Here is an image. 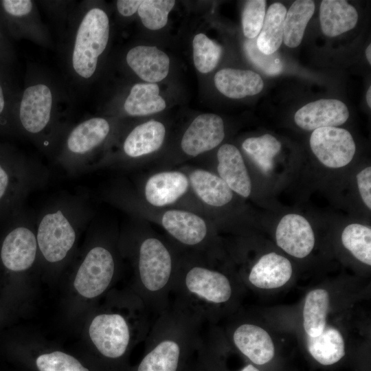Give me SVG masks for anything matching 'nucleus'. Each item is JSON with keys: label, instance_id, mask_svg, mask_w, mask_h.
Masks as SVG:
<instances>
[{"label": "nucleus", "instance_id": "1", "mask_svg": "<svg viewBox=\"0 0 371 371\" xmlns=\"http://www.w3.org/2000/svg\"><path fill=\"white\" fill-rule=\"evenodd\" d=\"M71 109L63 84L47 71L31 66L14 110L17 136L28 138L45 153L55 154L71 125Z\"/></svg>", "mask_w": 371, "mask_h": 371}, {"label": "nucleus", "instance_id": "2", "mask_svg": "<svg viewBox=\"0 0 371 371\" xmlns=\"http://www.w3.org/2000/svg\"><path fill=\"white\" fill-rule=\"evenodd\" d=\"M110 20L92 1L77 3L63 37V55L70 82L86 87L98 74L110 38Z\"/></svg>", "mask_w": 371, "mask_h": 371}, {"label": "nucleus", "instance_id": "3", "mask_svg": "<svg viewBox=\"0 0 371 371\" xmlns=\"http://www.w3.org/2000/svg\"><path fill=\"white\" fill-rule=\"evenodd\" d=\"M202 326L196 315L170 306L150 328L145 339L148 350L137 371H177L183 353L201 344Z\"/></svg>", "mask_w": 371, "mask_h": 371}, {"label": "nucleus", "instance_id": "4", "mask_svg": "<svg viewBox=\"0 0 371 371\" xmlns=\"http://www.w3.org/2000/svg\"><path fill=\"white\" fill-rule=\"evenodd\" d=\"M148 311L133 292L124 302L95 314L88 326V336L95 350L104 357L117 359L132 344L145 340L150 329Z\"/></svg>", "mask_w": 371, "mask_h": 371}, {"label": "nucleus", "instance_id": "5", "mask_svg": "<svg viewBox=\"0 0 371 371\" xmlns=\"http://www.w3.org/2000/svg\"><path fill=\"white\" fill-rule=\"evenodd\" d=\"M177 276L170 250L156 238L144 240L139 247L133 290L148 313L157 315L170 304Z\"/></svg>", "mask_w": 371, "mask_h": 371}, {"label": "nucleus", "instance_id": "6", "mask_svg": "<svg viewBox=\"0 0 371 371\" xmlns=\"http://www.w3.org/2000/svg\"><path fill=\"white\" fill-rule=\"evenodd\" d=\"M42 170L34 160L0 140V225L21 212L25 197L41 184Z\"/></svg>", "mask_w": 371, "mask_h": 371}, {"label": "nucleus", "instance_id": "7", "mask_svg": "<svg viewBox=\"0 0 371 371\" xmlns=\"http://www.w3.org/2000/svg\"><path fill=\"white\" fill-rule=\"evenodd\" d=\"M232 293L230 280L224 273L195 265L177 273L171 295L174 302L204 321L213 308L229 302Z\"/></svg>", "mask_w": 371, "mask_h": 371}, {"label": "nucleus", "instance_id": "8", "mask_svg": "<svg viewBox=\"0 0 371 371\" xmlns=\"http://www.w3.org/2000/svg\"><path fill=\"white\" fill-rule=\"evenodd\" d=\"M76 206L60 203L47 208L39 218L36 232L38 254L47 263L63 262L76 245L84 213Z\"/></svg>", "mask_w": 371, "mask_h": 371}, {"label": "nucleus", "instance_id": "9", "mask_svg": "<svg viewBox=\"0 0 371 371\" xmlns=\"http://www.w3.org/2000/svg\"><path fill=\"white\" fill-rule=\"evenodd\" d=\"M111 126L102 117H91L71 124L63 135L56 152V159L70 171L87 168L93 153L109 137Z\"/></svg>", "mask_w": 371, "mask_h": 371}, {"label": "nucleus", "instance_id": "10", "mask_svg": "<svg viewBox=\"0 0 371 371\" xmlns=\"http://www.w3.org/2000/svg\"><path fill=\"white\" fill-rule=\"evenodd\" d=\"M0 19L10 37L26 39L43 47L53 46L52 35L41 19L36 1L1 0Z\"/></svg>", "mask_w": 371, "mask_h": 371}, {"label": "nucleus", "instance_id": "11", "mask_svg": "<svg viewBox=\"0 0 371 371\" xmlns=\"http://www.w3.org/2000/svg\"><path fill=\"white\" fill-rule=\"evenodd\" d=\"M115 275L112 252L103 245H95L87 251L78 267L73 286L82 297L95 299L110 288Z\"/></svg>", "mask_w": 371, "mask_h": 371}, {"label": "nucleus", "instance_id": "12", "mask_svg": "<svg viewBox=\"0 0 371 371\" xmlns=\"http://www.w3.org/2000/svg\"><path fill=\"white\" fill-rule=\"evenodd\" d=\"M19 213L6 223L8 226L0 244L1 265L16 273L30 269L38 254L35 229Z\"/></svg>", "mask_w": 371, "mask_h": 371}, {"label": "nucleus", "instance_id": "13", "mask_svg": "<svg viewBox=\"0 0 371 371\" xmlns=\"http://www.w3.org/2000/svg\"><path fill=\"white\" fill-rule=\"evenodd\" d=\"M310 146L319 161L331 168L348 164L356 151V145L350 132L334 126L314 130L310 138Z\"/></svg>", "mask_w": 371, "mask_h": 371}, {"label": "nucleus", "instance_id": "14", "mask_svg": "<svg viewBox=\"0 0 371 371\" xmlns=\"http://www.w3.org/2000/svg\"><path fill=\"white\" fill-rule=\"evenodd\" d=\"M225 137L222 118L213 113L197 116L183 134L181 146L183 152L196 156L216 147Z\"/></svg>", "mask_w": 371, "mask_h": 371}, {"label": "nucleus", "instance_id": "15", "mask_svg": "<svg viewBox=\"0 0 371 371\" xmlns=\"http://www.w3.org/2000/svg\"><path fill=\"white\" fill-rule=\"evenodd\" d=\"M277 245L288 254L302 258L313 250L315 236L309 222L302 216L288 214L279 222L276 231Z\"/></svg>", "mask_w": 371, "mask_h": 371}, {"label": "nucleus", "instance_id": "16", "mask_svg": "<svg viewBox=\"0 0 371 371\" xmlns=\"http://www.w3.org/2000/svg\"><path fill=\"white\" fill-rule=\"evenodd\" d=\"M349 117L346 105L335 99H322L309 102L295 114V124L306 131L324 127H336L346 122Z\"/></svg>", "mask_w": 371, "mask_h": 371}, {"label": "nucleus", "instance_id": "17", "mask_svg": "<svg viewBox=\"0 0 371 371\" xmlns=\"http://www.w3.org/2000/svg\"><path fill=\"white\" fill-rule=\"evenodd\" d=\"M125 61L138 77L150 83L164 80L169 71L168 56L155 46L138 45L131 48Z\"/></svg>", "mask_w": 371, "mask_h": 371}, {"label": "nucleus", "instance_id": "18", "mask_svg": "<svg viewBox=\"0 0 371 371\" xmlns=\"http://www.w3.org/2000/svg\"><path fill=\"white\" fill-rule=\"evenodd\" d=\"M232 339L235 346L251 362L262 365L274 357V345L269 333L252 324H242L234 330Z\"/></svg>", "mask_w": 371, "mask_h": 371}, {"label": "nucleus", "instance_id": "19", "mask_svg": "<svg viewBox=\"0 0 371 371\" xmlns=\"http://www.w3.org/2000/svg\"><path fill=\"white\" fill-rule=\"evenodd\" d=\"M218 172L229 188L243 197L249 196L251 182L239 150L225 144L217 153Z\"/></svg>", "mask_w": 371, "mask_h": 371}, {"label": "nucleus", "instance_id": "20", "mask_svg": "<svg viewBox=\"0 0 371 371\" xmlns=\"http://www.w3.org/2000/svg\"><path fill=\"white\" fill-rule=\"evenodd\" d=\"M292 275V266L285 257L271 252L262 256L252 267L248 276L250 283L265 289L284 285Z\"/></svg>", "mask_w": 371, "mask_h": 371}, {"label": "nucleus", "instance_id": "21", "mask_svg": "<svg viewBox=\"0 0 371 371\" xmlns=\"http://www.w3.org/2000/svg\"><path fill=\"white\" fill-rule=\"evenodd\" d=\"M161 223L172 237L185 245H197L207 235L205 221L189 212L179 210L167 211L163 215Z\"/></svg>", "mask_w": 371, "mask_h": 371}, {"label": "nucleus", "instance_id": "22", "mask_svg": "<svg viewBox=\"0 0 371 371\" xmlns=\"http://www.w3.org/2000/svg\"><path fill=\"white\" fill-rule=\"evenodd\" d=\"M188 188V179L182 172L168 171L150 177L145 186L147 201L155 206H164L176 201Z\"/></svg>", "mask_w": 371, "mask_h": 371}, {"label": "nucleus", "instance_id": "23", "mask_svg": "<svg viewBox=\"0 0 371 371\" xmlns=\"http://www.w3.org/2000/svg\"><path fill=\"white\" fill-rule=\"evenodd\" d=\"M214 81L218 91L234 99L258 94L264 86L262 78L257 73L230 68L218 71L214 76Z\"/></svg>", "mask_w": 371, "mask_h": 371}, {"label": "nucleus", "instance_id": "24", "mask_svg": "<svg viewBox=\"0 0 371 371\" xmlns=\"http://www.w3.org/2000/svg\"><path fill=\"white\" fill-rule=\"evenodd\" d=\"M319 21L322 32L335 37L355 27L358 13L346 1L324 0L320 5Z\"/></svg>", "mask_w": 371, "mask_h": 371}, {"label": "nucleus", "instance_id": "25", "mask_svg": "<svg viewBox=\"0 0 371 371\" xmlns=\"http://www.w3.org/2000/svg\"><path fill=\"white\" fill-rule=\"evenodd\" d=\"M166 134L164 124L150 120L135 127L126 137L122 149L132 158L139 157L157 150L162 145Z\"/></svg>", "mask_w": 371, "mask_h": 371}, {"label": "nucleus", "instance_id": "26", "mask_svg": "<svg viewBox=\"0 0 371 371\" xmlns=\"http://www.w3.org/2000/svg\"><path fill=\"white\" fill-rule=\"evenodd\" d=\"M122 106L128 115L142 116L163 111L166 102L159 95L157 84L136 83L131 88Z\"/></svg>", "mask_w": 371, "mask_h": 371}, {"label": "nucleus", "instance_id": "27", "mask_svg": "<svg viewBox=\"0 0 371 371\" xmlns=\"http://www.w3.org/2000/svg\"><path fill=\"white\" fill-rule=\"evenodd\" d=\"M192 187L205 203L221 207L231 201L232 190L220 177L208 171L197 169L190 175Z\"/></svg>", "mask_w": 371, "mask_h": 371}, {"label": "nucleus", "instance_id": "28", "mask_svg": "<svg viewBox=\"0 0 371 371\" xmlns=\"http://www.w3.org/2000/svg\"><path fill=\"white\" fill-rule=\"evenodd\" d=\"M307 347L311 356L324 366L334 364L345 355V344L341 333L330 326H326L317 337L308 336Z\"/></svg>", "mask_w": 371, "mask_h": 371}, {"label": "nucleus", "instance_id": "29", "mask_svg": "<svg viewBox=\"0 0 371 371\" xmlns=\"http://www.w3.org/2000/svg\"><path fill=\"white\" fill-rule=\"evenodd\" d=\"M286 14L280 3L271 4L265 13L262 27L256 39L258 49L265 54H272L283 41L284 23Z\"/></svg>", "mask_w": 371, "mask_h": 371}, {"label": "nucleus", "instance_id": "30", "mask_svg": "<svg viewBox=\"0 0 371 371\" xmlns=\"http://www.w3.org/2000/svg\"><path fill=\"white\" fill-rule=\"evenodd\" d=\"M314 11L315 3L311 0H297L291 5L284 23L283 41L287 47L293 48L300 44Z\"/></svg>", "mask_w": 371, "mask_h": 371}, {"label": "nucleus", "instance_id": "31", "mask_svg": "<svg viewBox=\"0 0 371 371\" xmlns=\"http://www.w3.org/2000/svg\"><path fill=\"white\" fill-rule=\"evenodd\" d=\"M329 302V294L325 289H314L307 294L303 308V326L308 336L317 337L324 331Z\"/></svg>", "mask_w": 371, "mask_h": 371}, {"label": "nucleus", "instance_id": "32", "mask_svg": "<svg viewBox=\"0 0 371 371\" xmlns=\"http://www.w3.org/2000/svg\"><path fill=\"white\" fill-rule=\"evenodd\" d=\"M19 91L13 85L10 74L0 71V135L17 136L14 110Z\"/></svg>", "mask_w": 371, "mask_h": 371}, {"label": "nucleus", "instance_id": "33", "mask_svg": "<svg viewBox=\"0 0 371 371\" xmlns=\"http://www.w3.org/2000/svg\"><path fill=\"white\" fill-rule=\"evenodd\" d=\"M242 146L264 172H268L273 168V158L281 149L280 142L269 134L247 138Z\"/></svg>", "mask_w": 371, "mask_h": 371}, {"label": "nucleus", "instance_id": "34", "mask_svg": "<svg viewBox=\"0 0 371 371\" xmlns=\"http://www.w3.org/2000/svg\"><path fill=\"white\" fill-rule=\"evenodd\" d=\"M341 242L346 249L359 261L371 265V229L352 223L346 226L341 234Z\"/></svg>", "mask_w": 371, "mask_h": 371}, {"label": "nucleus", "instance_id": "35", "mask_svg": "<svg viewBox=\"0 0 371 371\" xmlns=\"http://www.w3.org/2000/svg\"><path fill=\"white\" fill-rule=\"evenodd\" d=\"M192 46L194 63L196 69L202 74L212 71L220 60L221 47L203 34L194 36Z\"/></svg>", "mask_w": 371, "mask_h": 371}, {"label": "nucleus", "instance_id": "36", "mask_svg": "<svg viewBox=\"0 0 371 371\" xmlns=\"http://www.w3.org/2000/svg\"><path fill=\"white\" fill-rule=\"evenodd\" d=\"M175 4L174 0H142L137 13L146 27L157 30L166 25L168 14Z\"/></svg>", "mask_w": 371, "mask_h": 371}, {"label": "nucleus", "instance_id": "37", "mask_svg": "<svg viewBox=\"0 0 371 371\" xmlns=\"http://www.w3.org/2000/svg\"><path fill=\"white\" fill-rule=\"evenodd\" d=\"M35 362L38 371H89L76 358L59 350L41 354Z\"/></svg>", "mask_w": 371, "mask_h": 371}, {"label": "nucleus", "instance_id": "38", "mask_svg": "<svg viewBox=\"0 0 371 371\" xmlns=\"http://www.w3.org/2000/svg\"><path fill=\"white\" fill-rule=\"evenodd\" d=\"M265 0L246 2L242 15V24L244 35L247 38H255L260 32L265 16Z\"/></svg>", "mask_w": 371, "mask_h": 371}, {"label": "nucleus", "instance_id": "39", "mask_svg": "<svg viewBox=\"0 0 371 371\" xmlns=\"http://www.w3.org/2000/svg\"><path fill=\"white\" fill-rule=\"evenodd\" d=\"M245 49L250 60L265 74L276 76L282 71V63L279 55L276 52L269 55L262 53L255 38L245 41Z\"/></svg>", "mask_w": 371, "mask_h": 371}, {"label": "nucleus", "instance_id": "40", "mask_svg": "<svg viewBox=\"0 0 371 371\" xmlns=\"http://www.w3.org/2000/svg\"><path fill=\"white\" fill-rule=\"evenodd\" d=\"M40 4L56 21L63 22L67 26L69 19L77 3L74 1H42Z\"/></svg>", "mask_w": 371, "mask_h": 371}, {"label": "nucleus", "instance_id": "41", "mask_svg": "<svg viewBox=\"0 0 371 371\" xmlns=\"http://www.w3.org/2000/svg\"><path fill=\"white\" fill-rule=\"evenodd\" d=\"M15 60L16 54L13 45L0 25V71L10 74Z\"/></svg>", "mask_w": 371, "mask_h": 371}, {"label": "nucleus", "instance_id": "42", "mask_svg": "<svg viewBox=\"0 0 371 371\" xmlns=\"http://www.w3.org/2000/svg\"><path fill=\"white\" fill-rule=\"evenodd\" d=\"M357 181L361 197L365 205L371 209V168L361 170L357 175Z\"/></svg>", "mask_w": 371, "mask_h": 371}, {"label": "nucleus", "instance_id": "43", "mask_svg": "<svg viewBox=\"0 0 371 371\" xmlns=\"http://www.w3.org/2000/svg\"><path fill=\"white\" fill-rule=\"evenodd\" d=\"M142 0H118L116 8L118 13L124 17L133 16L137 12Z\"/></svg>", "mask_w": 371, "mask_h": 371}, {"label": "nucleus", "instance_id": "44", "mask_svg": "<svg viewBox=\"0 0 371 371\" xmlns=\"http://www.w3.org/2000/svg\"><path fill=\"white\" fill-rule=\"evenodd\" d=\"M240 371H260V370L254 366L252 364H248Z\"/></svg>", "mask_w": 371, "mask_h": 371}, {"label": "nucleus", "instance_id": "45", "mask_svg": "<svg viewBox=\"0 0 371 371\" xmlns=\"http://www.w3.org/2000/svg\"><path fill=\"white\" fill-rule=\"evenodd\" d=\"M366 58L369 64L370 65L371 64V45L370 44L367 47L366 49Z\"/></svg>", "mask_w": 371, "mask_h": 371}, {"label": "nucleus", "instance_id": "46", "mask_svg": "<svg viewBox=\"0 0 371 371\" xmlns=\"http://www.w3.org/2000/svg\"><path fill=\"white\" fill-rule=\"evenodd\" d=\"M366 101L368 106L371 107V87L368 88V90L366 93Z\"/></svg>", "mask_w": 371, "mask_h": 371}]
</instances>
